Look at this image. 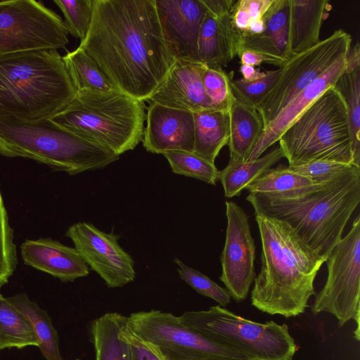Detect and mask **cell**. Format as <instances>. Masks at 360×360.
Returning a JSON list of instances; mask_svg holds the SVG:
<instances>
[{
  "mask_svg": "<svg viewBox=\"0 0 360 360\" xmlns=\"http://www.w3.org/2000/svg\"><path fill=\"white\" fill-rule=\"evenodd\" d=\"M346 56L297 95L264 129L246 161L255 160L278 139L287 128L327 89L333 87L346 66Z\"/></svg>",
  "mask_w": 360,
  "mask_h": 360,
  "instance_id": "obj_18",
  "label": "cell"
},
{
  "mask_svg": "<svg viewBox=\"0 0 360 360\" xmlns=\"http://www.w3.org/2000/svg\"><path fill=\"white\" fill-rule=\"evenodd\" d=\"M284 158L278 147L266 155L252 161H229L226 167L220 171L221 181L224 195L232 198L239 195L243 190L254 180Z\"/></svg>",
  "mask_w": 360,
  "mask_h": 360,
  "instance_id": "obj_28",
  "label": "cell"
},
{
  "mask_svg": "<svg viewBox=\"0 0 360 360\" xmlns=\"http://www.w3.org/2000/svg\"><path fill=\"white\" fill-rule=\"evenodd\" d=\"M207 66L199 60L176 59L148 101L192 112L214 109L202 83Z\"/></svg>",
  "mask_w": 360,
  "mask_h": 360,
  "instance_id": "obj_17",
  "label": "cell"
},
{
  "mask_svg": "<svg viewBox=\"0 0 360 360\" xmlns=\"http://www.w3.org/2000/svg\"><path fill=\"white\" fill-rule=\"evenodd\" d=\"M77 91L118 90L101 70L95 60L81 47L62 56Z\"/></svg>",
  "mask_w": 360,
  "mask_h": 360,
  "instance_id": "obj_29",
  "label": "cell"
},
{
  "mask_svg": "<svg viewBox=\"0 0 360 360\" xmlns=\"http://www.w3.org/2000/svg\"><path fill=\"white\" fill-rule=\"evenodd\" d=\"M143 146L150 153L193 152L195 124L193 112L149 101Z\"/></svg>",
  "mask_w": 360,
  "mask_h": 360,
  "instance_id": "obj_16",
  "label": "cell"
},
{
  "mask_svg": "<svg viewBox=\"0 0 360 360\" xmlns=\"http://www.w3.org/2000/svg\"><path fill=\"white\" fill-rule=\"evenodd\" d=\"M238 56L240 58L241 64L254 67L262 63H268L281 68L288 60L282 57H274L249 49L240 51Z\"/></svg>",
  "mask_w": 360,
  "mask_h": 360,
  "instance_id": "obj_40",
  "label": "cell"
},
{
  "mask_svg": "<svg viewBox=\"0 0 360 360\" xmlns=\"http://www.w3.org/2000/svg\"><path fill=\"white\" fill-rule=\"evenodd\" d=\"M291 0H272L265 13V30L260 35L270 40L281 56L291 58L290 49V20Z\"/></svg>",
  "mask_w": 360,
  "mask_h": 360,
  "instance_id": "obj_31",
  "label": "cell"
},
{
  "mask_svg": "<svg viewBox=\"0 0 360 360\" xmlns=\"http://www.w3.org/2000/svg\"><path fill=\"white\" fill-rule=\"evenodd\" d=\"M179 268V277L199 294L210 297L225 307L231 302V296L226 288L219 286L201 272L186 265L179 259H174Z\"/></svg>",
  "mask_w": 360,
  "mask_h": 360,
  "instance_id": "obj_36",
  "label": "cell"
},
{
  "mask_svg": "<svg viewBox=\"0 0 360 360\" xmlns=\"http://www.w3.org/2000/svg\"><path fill=\"white\" fill-rule=\"evenodd\" d=\"M0 155L29 158L70 175L103 168L120 157L50 119L27 120L1 114Z\"/></svg>",
  "mask_w": 360,
  "mask_h": 360,
  "instance_id": "obj_5",
  "label": "cell"
},
{
  "mask_svg": "<svg viewBox=\"0 0 360 360\" xmlns=\"http://www.w3.org/2000/svg\"><path fill=\"white\" fill-rule=\"evenodd\" d=\"M262 268L254 280L252 305L285 318L304 313L315 295L314 282L326 259L311 249L286 222L255 214Z\"/></svg>",
  "mask_w": 360,
  "mask_h": 360,
  "instance_id": "obj_2",
  "label": "cell"
},
{
  "mask_svg": "<svg viewBox=\"0 0 360 360\" xmlns=\"http://www.w3.org/2000/svg\"><path fill=\"white\" fill-rule=\"evenodd\" d=\"M206 11L214 16H222L231 13L236 1L234 0H202Z\"/></svg>",
  "mask_w": 360,
  "mask_h": 360,
  "instance_id": "obj_41",
  "label": "cell"
},
{
  "mask_svg": "<svg viewBox=\"0 0 360 360\" xmlns=\"http://www.w3.org/2000/svg\"><path fill=\"white\" fill-rule=\"evenodd\" d=\"M355 165L333 161H313L304 165L290 167L293 172L317 182H328L352 169Z\"/></svg>",
  "mask_w": 360,
  "mask_h": 360,
  "instance_id": "obj_38",
  "label": "cell"
},
{
  "mask_svg": "<svg viewBox=\"0 0 360 360\" xmlns=\"http://www.w3.org/2000/svg\"><path fill=\"white\" fill-rule=\"evenodd\" d=\"M238 42L231 13L214 16L205 11L198 38L199 61L208 66H226L236 56Z\"/></svg>",
  "mask_w": 360,
  "mask_h": 360,
  "instance_id": "obj_20",
  "label": "cell"
},
{
  "mask_svg": "<svg viewBox=\"0 0 360 360\" xmlns=\"http://www.w3.org/2000/svg\"><path fill=\"white\" fill-rule=\"evenodd\" d=\"M18 264L13 231L0 189V286L8 283Z\"/></svg>",
  "mask_w": 360,
  "mask_h": 360,
  "instance_id": "obj_35",
  "label": "cell"
},
{
  "mask_svg": "<svg viewBox=\"0 0 360 360\" xmlns=\"http://www.w3.org/2000/svg\"><path fill=\"white\" fill-rule=\"evenodd\" d=\"M128 316L107 313L91 324V340L95 360H131L129 344L125 337Z\"/></svg>",
  "mask_w": 360,
  "mask_h": 360,
  "instance_id": "obj_25",
  "label": "cell"
},
{
  "mask_svg": "<svg viewBox=\"0 0 360 360\" xmlns=\"http://www.w3.org/2000/svg\"><path fill=\"white\" fill-rule=\"evenodd\" d=\"M179 318L185 325L233 348L248 360H292L297 351L285 323L255 322L219 305L186 311Z\"/></svg>",
  "mask_w": 360,
  "mask_h": 360,
  "instance_id": "obj_8",
  "label": "cell"
},
{
  "mask_svg": "<svg viewBox=\"0 0 360 360\" xmlns=\"http://www.w3.org/2000/svg\"><path fill=\"white\" fill-rule=\"evenodd\" d=\"M25 264L63 282L86 276L89 269L77 251L51 238L26 240L20 246Z\"/></svg>",
  "mask_w": 360,
  "mask_h": 360,
  "instance_id": "obj_19",
  "label": "cell"
},
{
  "mask_svg": "<svg viewBox=\"0 0 360 360\" xmlns=\"http://www.w3.org/2000/svg\"><path fill=\"white\" fill-rule=\"evenodd\" d=\"M278 142L290 167L319 160L354 165L346 105L333 87L287 128Z\"/></svg>",
  "mask_w": 360,
  "mask_h": 360,
  "instance_id": "obj_7",
  "label": "cell"
},
{
  "mask_svg": "<svg viewBox=\"0 0 360 360\" xmlns=\"http://www.w3.org/2000/svg\"><path fill=\"white\" fill-rule=\"evenodd\" d=\"M69 32L61 17L41 1H0V56L64 49Z\"/></svg>",
  "mask_w": 360,
  "mask_h": 360,
  "instance_id": "obj_10",
  "label": "cell"
},
{
  "mask_svg": "<svg viewBox=\"0 0 360 360\" xmlns=\"http://www.w3.org/2000/svg\"><path fill=\"white\" fill-rule=\"evenodd\" d=\"M193 153L214 164L221 149L229 139V110H209L193 112Z\"/></svg>",
  "mask_w": 360,
  "mask_h": 360,
  "instance_id": "obj_26",
  "label": "cell"
},
{
  "mask_svg": "<svg viewBox=\"0 0 360 360\" xmlns=\"http://www.w3.org/2000/svg\"><path fill=\"white\" fill-rule=\"evenodd\" d=\"M37 346L34 333L26 318L0 293V350Z\"/></svg>",
  "mask_w": 360,
  "mask_h": 360,
  "instance_id": "obj_30",
  "label": "cell"
},
{
  "mask_svg": "<svg viewBox=\"0 0 360 360\" xmlns=\"http://www.w3.org/2000/svg\"><path fill=\"white\" fill-rule=\"evenodd\" d=\"M231 79L221 67L207 66L202 83L214 109L229 110L233 95Z\"/></svg>",
  "mask_w": 360,
  "mask_h": 360,
  "instance_id": "obj_37",
  "label": "cell"
},
{
  "mask_svg": "<svg viewBox=\"0 0 360 360\" xmlns=\"http://www.w3.org/2000/svg\"><path fill=\"white\" fill-rule=\"evenodd\" d=\"M225 204L227 226L220 257L222 272L219 279L231 297L240 302L247 297L256 277V249L245 212L233 201Z\"/></svg>",
  "mask_w": 360,
  "mask_h": 360,
  "instance_id": "obj_13",
  "label": "cell"
},
{
  "mask_svg": "<svg viewBox=\"0 0 360 360\" xmlns=\"http://www.w3.org/2000/svg\"><path fill=\"white\" fill-rule=\"evenodd\" d=\"M168 47L176 59L198 60V38L205 13L202 0H155Z\"/></svg>",
  "mask_w": 360,
  "mask_h": 360,
  "instance_id": "obj_15",
  "label": "cell"
},
{
  "mask_svg": "<svg viewBox=\"0 0 360 360\" xmlns=\"http://www.w3.org/2000/svg\"><path fill=\"white\" fill-rule=\"evenodd\" d=\"M127 327L166 360H248L243 354L160 310L128 316Z\"/></svg>",
  "mask_w": 360,
  "mask_h": 360,
  "instance_id": "obj_9",
  "label": "cell"
},
{
  "mask_svg": "<svg viewBox=\"0 0 360 360\" xmlns=\"http://www.w3.org/2000/svg\"><path fill=\"white\" fill-rule=\"evenodd\" d=\"M331 6L328 0H291L290 49L291 57L320 42L323 22Z\"/></svg>",
  "mask_w": 360,
  "mask_h": 360,
  "instance_id": "obj_21",
  "label": "cell"
},
{
  "mask_svg": "<svg viewBox=\"0 0 360 360\" xmlns=\"http://www.w3.org/2000/svg\"><path fill=\"white\" fill-rule=\"evenodd\" d=\"M328 276L315 293L311 306L314 315L327 312L340 327L360 315V216L349 233L337 243L326 261Z\"/></svg>",
  "mask_w": 360,
  "mask_h": 360,
  "instance_id": "obj_11",
  "label": "cell"
},
{
  "mask_svg": "<svg viewBox=\"0 0 360 360\" xmlns=\"http://www.w3.org/2000/svg\"><path fill=\"white\" fill-rule=\"evenodd\" d=\"M240 72L243 75V79L247 82H252L259 79L266 75V71L262 72L252 65L241 64Z\"/></svg>",
  "mask_w": 360,
  "mask_h": 360,
  "instance_id": "obj_42",
  "label": "cell"
},
{
  "mask_svg": "<svg viewBox=\"0 0 360 360\" xmlns=\"http://www.w3.org/2000/svg\"><path fill=\"white\" fill-rule=\"evenodd\" d=\"M6 298L27 320L44 357L46 360H63L59 350L57 331L47 312L31 301L25 293Z\"/></svg>",
  "mask_w": 360,
  "mask_h": 360,
  "instance_id": "obj_27",
  "label": "cell"
},
{
  "mask_svg": "<svg viewBox=\"0 0 360 360\" xmlns=\"http://www.w3.org/2000/svg\"><path fill=\"white\" fill-rule=\"evenodd\" d=\"M162 155L168 160L175 174L198 179L212 185H215L219 181L220 171L215 165L193 152L175 150Z\"/></svg>",
  "mask_w": 360,
  "mask_h": 360,
  "instance_id": "obj_32",
  "label": "cell"
},
{
  "mask_svg": "<svg viewBox=\"0 0 360 360\" xmlns=\"http://www.w3.org/2000/svg\"><path fill=\"white\" fill-rule=\"evenodd\" d=\"M77 91L56 49L0 56V114L18 119H49Z\"/></svg>",
  "mask_w": 360,
  "mask_h": 360,
  "instance_id": "obj_4",
  "label": "cell"
},
{
  "mask_svg": "<svg viewBox=\"0 0 360 360\" xmlns=\"http://www.w3.org/2000/svg\"><path fill=\"white\" fill-rule=\"evenodd\" d=\"M65 236L108 287H122L134 280V261L119 245L120 235L101 231L90 223L78 222L69 227Z\"/></svg>",
  "mask_w": 360,
  "mask_h": 360,
  "instance_id": "obj_14",
  "label": "cell"
},
{
  "mask_svg": "<svg viewBox=\"0 0 360 360\" xmlns=\"http://www.w3.org/2000/svg\"><path fill=\"white\" fill-rule=\"evenodd\" d=\"M83 49L121 92L146 101L174 62L155 0H94Z\"/></svg>",
  "mask_w": 360,
  "mask_h": 360,
  "instance_id": "obj_1",
  "label": "cell"
},
{
  "mask_svg": "<svg viewBox=\"0 0 360 360\" xmlns=\"http://www.w3.org/2000/svg\"><path fill=\"white\" fill-rule=\"evenodd\" d=\"M76 360H80V359H76Z\"/></svg>",
  "mask_w": 360,
  "mask_h": 360,
  "instance_id": "obj_43",
  "label": "cell"
},
{
  "mask_svg": "<svg viewBox=\"0 0 360 360\" xmlns=\"http://www.w3.org/2000/svg\"><path fill=\"white\" fill-rule=\"evenodd\" d=\"M145 101L119 90L77 91L60 112L49 118L57 125L117 155L142 141Z\"/></svg>",
  "mask_w": 360,
  "mask_h": 360,
  "instance_id": "obj_6",
  "label": "cell"
},
{
  "mask_svg": "<svg viewBox=\"0 0 360 360\" xmlns=\"http://www.w3.org/2000/svg\"><path fill=\"white\" fill-rule=\"evenodd\" d=\"M229 161H246L264 129L259 113L232 95L229 109Z\"/></svg>",
  "mask_w": 360,
  "mask_h": 360,
  "instance_id": "obj_23",
  "label": "cell"
},
{
  "mask_svg": "<svg viewBox=\"0 0 360 360\" xmlns=\"http://www.w3.org/2000/svg\"><path fill=\"white\" fill-rule=\"evenodd\" d=\"M342 96L347 108L354 165L360 167V45L351 46L346 66L333 86Z\"/></svg>",
  "mask_w": 360,
  "mask_h": 360,
  "instance_id": "obj_22",
  "label": "cell"
},
{
  "mask_svg": "<svg viewBox=\"0 0 360 360\" xmlns=\"http://www.w3.org/2000/svg\"><path fill=\"white\" fill-rule=\"evenodd\" d=\"M125 337L129 344L131 360H166L156 347L136 335L127 325Z\"/></svg>",
  "mask_w": 360,
  "mask_h": 360,
  "instance_id": "obj_39",
  "label": "cell"
},
{
  "mask_svg": "<svg viewBox=\"0 0 360 360\" xmlns=\"http://www.w3.org/2000/svg\"><path fill=\"white\" fill-rule=\"evenodd\" d=\"M331 181L317 182L293 172L288 166L279 165L275 168L268 169L245 189L250 194L276 198H292L319 190Z\"/></svg>",
  "mask_w": 360,
  "mask_h": 360,
  "instance_id": "obj_24",
  "label": "cell"
},
{
  "mask_svg": "<svg viewBox=\"0 0 360 360\" xmlns=\"http://www.w3.org/2000/svg\"><path fill=\"white\" fill-rule=\"evenodd\" d=\"M65 17L69 34L80 41L89 30L94 10V0H54Z\"/></svg>",
  "mask_w": 360,
  "mask_h": 360,
  "instance_id": "obj_34",
  "label": "cell"
},
{
  "mask_svg": "<svg viewBox=\"0 0 360 360\" xmlns=\"http://www.w3.org/2000/svg\"><path fill=\"white\" fill-rule=\"evenodd\" d=\"M351 43L350 34L340 29L314 46L293 55L282 66L279 80L258 110L264 128L297 95L346 56Z\"/></svg>",
  "mask_w": 360,
  "mask_h": 360,
  "instance_id": "obj_12",
  "label": "cell"
},
{
  "mask_svg": "<svg viewBox=\"0 0 360 360\" xmlns=\"http://www.w3.org/2000/svg\"><path fill=\"white\" fill-rule=\"evenodd\" d=\"M246 199L255 214L286 222L311 249L327 259L359 204L360 167L355 166L326 186L297 198L249 193Z\"/></svg>",
  "mask_w": 360,
  "mask_h": 360,
  "instance_id": "obj_3",
  "label": "cell"
},
{
  "mask_svg": "<svg viewBox=\"0 0 360 360\" xmlns=\"http://www.w3.org/2000/svg\"><path fill=\"white\" fill-rule=\"evenodd\" d=\"M283 72V68L266 71V75L252 82L243 78L231 79V89L234 97L245 105L257 110L263 101L274 89Z\"/></svg>",
  "mask_w": 360,
  "mask_h": 360,
  "instance_id": "obj_33",
  "label": "cell"
}]
</instances>
